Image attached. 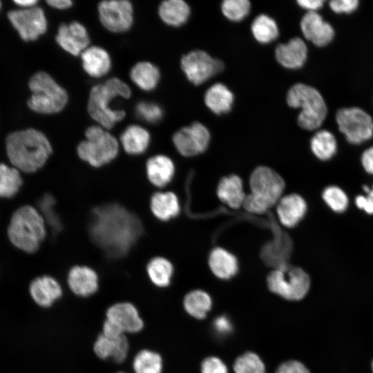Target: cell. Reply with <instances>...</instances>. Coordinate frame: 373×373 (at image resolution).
Listing matches in <instances>:
<instances>
[{
    "label": "cell",
    "mask_w": 373,
    "mask_h": 373,
    "mask_svg": "<svg viewBox=\"0 0 373 373\" xmlns=\"http://www.w3.org/2000/svg\"><path fill=\"white\" fill-rule=\"evenodd\" d=\"M143 232L139 217L119 204H102L91 211L90 238L110 259L126 256Z\"/></svg>",
    "instance_id": "6da1fadb"
},
{
    "label": "cell",
    "mask_w": 373,
    "mask_h": 373,
    "mask_svg": "<svg viewBox=\"0 0 373 373\" xmlns=\"http://www.w3.org/2000/svg\"><path fill=\"white\" fill-rule=\"evenodd\" d=\"M6 151L14 167L26 173H33L45 164L52 153V147L43 133L28 128L8 136Z\"/></svg>",
    "instance_id": "7a4b0ae2"
},
{
    "label": "cell",
    "mask_w": 373,
    "mask_h": 373,
    "mask_svg": "<svg viewBox=\"0 0 373 373\" xmlns=\"http://www.w3.org/2000/svg\"><path fill=\"white\" fill-rule=\"evenodd\" d=\"M131 94V89L125 82L115 77L109 79L91 88L88 102V113L100 126L111 128L126 115L124 110L111 108V101L117 97L128 98Z\"/></svg>",
    "instance_id": "3957f363"
},
{
    "label": "cell",
    "mask_w": 373,
    "mask_h": 373,
    "mask_svg": "<svg viewBox=\"0 0 373 373\" xmlns=\"http://www.w3.org/2000/svg\"><path fill=\"white\" fill-rule=\"evenodd\" d=\"M46 223L38 210L25 205L13 213L8 229L10 242L18 249L34 253L46 237Z\"/></svg>",
    "instance_id": "277c9868"
},
{
    "label": "cell",
    "mask_w": 373,
    "mask_h": 373,
    "mask_svg": "<svg viewBox=\"0 0 373 373\" xmlns=\"http://www.w3.org/2000/svg\"><path fill=\"white\" fill-rule=\"evenodd\" d=\"M289 106L301 108L297 122L303 129L312 131L321 126L327 108L321 93L314 88L302 83L292 86L287 95Z\"/></svg>",
    "instance_id": "5b68a950"
},
{
    "label": "cell",
    "mask_w": 373,
    "mask_h": 373,
    "mask_svg": "<svg viewBox=\"0 0 373 373\" xmlns=\"http://www.w3.org/2000/svg\"><path fill=\"white\" fill-rule=\"evenodd\" d=\"M269 289L291 302H300L309 294L312 280L300 267L284 264L271 271L267 278Z\"/></svg>",
    "instance_id": "8992f818"
},
{
    "label": "cell",
    "mask_w": 373,
    "mask_h": 373,
    "mask_svg": "<svg viewBox=\"0 0 373 373\" xmlns=\"http://www.w3.org/2000/svg\"><path fill=\"white\" fill-rule=\"evenodd\" d=\"M32 95L28 101L29 108L41 114H52L61 111L68 101L66 90L48 74L39 72L29 82Z\"/></svg>",
    "instance_id": "52a82bcc"
},
{
    "label": "cell",
    "mask_w": 373,
    "mask_h": 373,
    "mask_svg": "<svg viewBox=\"0 0 373 373\" xmlns=\"http://www.w3.org/2000/svg\"><path fill=\"white\" fill-rule=\"evenodd\" d=\"M86 139L77 146V154L94 167L112 161L118 153V142L115 137L100 126H91L86 132Z\"/></svg>",
    "instance_id": "ba28073f"
},
{
    "label": "cell",
    "mask_w": 373,
    "mask_h": 373,
    "mask_svg": "<svg viewBox=\"0 0 373 373\" xmlns=\"http://www.w3.org/2000/svg\"><path fill=\"white\" fill-rule=\"evenodd\" d=\"M249 184L251 191L249 194L267 211L278 203L285 187L280 174L265 166L253 171Z\"/></svg>",
    "instance_id": "9c48e42d"
},
{
    "label": "cell",
    "mask_w": 373,
    "mask_h": 373,
    "mask_svg": "<svg viewBox=\"0 0 373 373\" xmlns=\"http://www.w3.org/2000/svg\"><path fill=\"white\" fill-rule=\"evenodd\" d=\"M336 120L338 130L350 144H359L373 136V119L361 108H341L336 113Z\"/></svg>",
    "instance_id": "30bf717a"
},
{
    "label": "cell",
    "mask_w": 373,
    "mask_h": 373,
    "mask_svg": "<svg viewBox=\"0 0 373 373\" xmlns=\"http://www.w3.org/2000/svg\"><path fill=\"white\" fill-rule=\"evenodd\" d=\"M180 65L187 79L195 85L203 84L224 68V64L220 60L200 50L184 55Z\"/></svg>",
    "instance_id": "8fae6325"
},
{
    "label": "cell",
    "mask_w": 373,
    "mask_h": 373,
    "mask_svg": "<svg viewBox=\"0 0 373 373\" xmlns=\"http://www.w3.org/2000/svg\"><path fill=\"white\" fill-rule=\"evenodd\" d=\"M210 139L208 128L202 123L195 122L175 132L173 136V142L182 155L193 157L207 149Z\"/></svg>",
    "instance_id": "7c38bea8"
},
{
    "label": "cell",
    "mask_w": 373,
    "mask_h": 373,
    "mask_svg": "<svg viewBox=\"0 0 373 373\" xmlns=\"http://www.w3.org/2000/svg\"><path fill=\"white\" fill-rule=\"evenodd\" d=\"M8 17L24 41L36 40L46 31V16L43 10L39 7L12 10Z\"/></svg>",
    "instance_id": "4fadbf2b"
},
{
    "label": "cell",
    "mask_w": 373,
    "mask_h": 373,
    "mask_svg": "<svg viewBox=\"0 0 373 373\" xmlns=\"http://www.w3.org/2000/svg\"><path fill=\"white\" fill-rule=\"evenodd\" d=\"M98 12L102 23L111 32L126 31L133 23V7L128 1H102Z\"/></svg>",
    "instance_id": "5bb4252c"
},
{
    "label": "cell",
    "mask_w": 373,
    "mask_h": 373,
    "mask_svg": "<svg viewBox=\"0 0 373 373\" xmlns=\"http://www.w3.org/2000/svg\"><path fill=\"white\" fill-rule=\"evenodd\" d=\"M106 318L116 323L125 334L138 333L144 327L137 308L130 302H119L111 305L106 309Z\"/></svg>",
    "instance_id": "9a60e30c"
},
{
    "label": "cell",
    "mask_w": 373,
    "mask_h": 373,
    "mask_svg": "<svg viewBox=\"0 0 373 373\" xmlns=\"http://www.w3.org/2000/svg\"><path fill=\"white\" fill-rule=\"evenodd\" d=\"M301 31L307 40L323 47L329 44L334 37V30L317 12H307L300 21Z\"/></svg>",
    "instance_id": "2e32d148"
},
{
    "label": "cell",
    "mask_w": 373,
    "mask_h": 373,
    "mask_svg": "<svg viewBox=\"0 0 373 373\" xmlns=\"http://www.w3.org/2000/svg\"><path fill=\"white\" fill-rule=\"evenodd\" d=\"M56 41L65 51L77 56L87 48L89 37L83 25L73 21L59 26Z\"/></svg>",
    "instance_id": "e0dca14e"
},
{
    "label": "cell",
    "mask_w": 373,
    "mask_h": 373,
    "mask_svg": "<svg viewBox=\"0 0 373 373\" xmlns=\"http://www.w3.org/2000/svg\"><path fill=\"white\" fill-rule=\"evenodd\" d=\"M29 293L37 305L48 308L61 298L63 289L55 278L45 275L37 277L31 281Z\"/></svg>",
    "instance_id": "ac0fdd59"
},
{
    "label": "cell",
    "mask_w": 373,
    "mask_h": 373,
    "mask_svg": "<svg viewBox=\"0 0 373 373\" xmlns=\"http://www.w3.org/2000/svg\"><path fill=\"white\" fill-rule=\"evenodd\" d=\"M276 205L280 223L287 228L296 227L303 219L307 211L305 200L298 193L283 195Z\"/></svg>",
    "instance_id": "d6986e66"
},
{
    "label": "cell",
    "mask_w": 373,
    "mask_h": 373,
    "mask_svg": "<svg viewBox=\"0 0 373 373\" xmlns=\"http://www.w3.org/2000/svg\"><path fill=\"white\" fill-rule=\"evenodd\" d=\"M67 283L72 292L79 297H88L99 287L97 273L87 266H74L68 274Z\"/></svg>",
    "instance_id": "ffe728a7"
},
{
    "label": "cell",
    "mask_w": 373,
    "mask_h": 373,
    "mask_svg": "<svg viewBox=\"0 0 373 373\" xmlns=\"http://www.w3.org/2000/svg\"><path fill=\"white\" fill-rule=\"evenodd\" d=\"M277 61L288 69L302 67L307 60V47L300 37H294L285 44H279L275 50Z\"/></svg>",
    "instance_id": "44dd1931"
},
{
    "label": "cell",
    "mask_w": 373,
    "mask_h": 373,
    "mask_svg": "<svg viewBox=\"0 0 373 373\" xmlns=\"http://www.w3.org/2000/svg\"><path fill=\"white\" fill-rule=\"evenodd\" d=\"M216 193L222 203L235 209L242 207L247 195L242 179L234 174L223 177L220 180Z\"/></svg>",
    "instance_id": "7402d4cb"
},
{
    "label": "cell",
    "mask_w": 373,
    "mask_h": 373,
    "mask_svg": "<svg viewBox=\"0 0 373 373\" xmlns=\"http://www.w3.org/2000/svg\"><path fill=\"white\" fill-rule=\"evenodd\" d=\"M208 263L211 272L218 278L229 280L238 271L236 257L228 250L216 247L209 254Z\"/></svg>",
    "instance_id": "603a6c76"
},
{
    "label": "cell",
    "mask_w": 373,
    "mask_h": 373,
    "mask_svg": "<svg viewBox=\"0 0 373 373\" xmlns=\"http://www.w3.org/2000/svg\"><path fill=\"white\" fill-rule=\"evenodd\" d=\"M146 169L149 181L157 187L166 186L172 180L175 173L173 161L164 155H157L149 158Z\"/></svg>",
    "instance_id": "cb8c5ba5"
},
{
    "label": "cell",
    "mask_w": 373,
    "mask_h": 373,
    "mask_svg": "<svg viewBox=\"0 0 373 373\" xmlns=\"http://www.w3.org/2000/svg\"><path fill=\"white\" fill-rule=\"evenodd\" d=\"M82 66L87 74L93 77L106 75L111 66L108 53L102 48L92 46L82 52Z\"/></svg>",
    "instance_id": "d4e9b609"
},
{
    "label": "cell",
    "mask_w": 373,
    "mask_h": 373,
    "mask_svg": "<svg viewBox=\"0 0 373 373\" xmlns=\"http://www.w3.org/2000/svg\"><path fill=\"white\" fill-rule=\"evenodd\" d=\"M153 214L162 221H168L178 216L180 206L177 195L171 191L156 192L151 198Z\"/></svg>",
    "instance_id": "484cf974"
},
{
    "label": "cell",
    "mask_w": 373,
    "mask_h": 373,
    "mask_svg": "<svg viewBox=\"0 0 373 373\" xmlns=\"http://www.w3.org/2000/svg\"><path fill=\"white\" fill-rule=\"evenodd\" d=\"M233 93L221 83L210 86L204 95L206 106L218 115L229 112L233 106Z\"/></svg>",
    "instance_id": "4316f807"
},
{
    "label": "cell",
    "mask_w": 373,
    "mask_h": 373,
    "mask_svg": "<svg viewBox=\"0 0 373 373\" xmlns=\"http://www.w3.org/2000/svg\"><path fill=\"white\" fill-rule=\"evenodd\" d=\"M120 140L127 153L140 155L148 148L150 135L149 132L142 126L131 125L122 133Z\"/></svg>",
    "instance_id": "83f0119b"
},
{
    "label": "cell",
    "mask_w": 373,
    "mask_h": 373,
    "mask_svg": "<svg viewBox=\"0 0 373 373\" xmlns=\"http://www.w3.org/2000/svg\"><path fill=\"white\" fill-rule=\"evenodd\" d=\"M159 15L165 23L180 26L187 21L190 15V8L182 0H167L160 4Z\"/></svg>",
    "instance_id": "f1b7e54d"
},
{
    "label": "cell",
    "mask_w": 373,
    "mask_h": 373,
    "mask_svg": "<svg viewBox=\"0 0 373 373\" xmlns=\"http://www.w3.org/2000/svg\"><path fill=\"white\" fill-rule=\"evenodd\" d=\"M183 306L190 316L197 319H203L212 307V300L207 292L195 289L185 295Z\"/></svg>",
    "instance_id": "f546056e"
},
{
    "label": "cell",
    "mask_w": 373,
    "mask_h": 373,
    "mask_svg": "<svg viewBox=\"0 0 373 373\" xmlns=\"http://www.w3.org/2000/svg\"><path fill=\"white\" fill-rule=\"evenodd\" d=\"M130 75L134 84L146 91L153 90L160 77L158 68L148 61H141L135 65Z\"/></svg>",
    "instance_id": "4dcf8cb0"
},
{
    "label": "cell",
    "mask_w": 373,
    "mask_h": 373,
    "mask_svg": "<svg viewBox=\"0 0 373 373\" xmlns=\"http://www.w3.org/2000/svg\"><path fill=\"white\" fill-rule=\"evenodd\" d=\"M310 149L318 160H329L334 156L337 151L336 137L329 131H318L310 140Z\"/></svg>",
    "instance_id": "1f68e13d"
},
{
    "label": "cell",
    "mask_w": 373,
    "mask_h": 373,
    "mask_svg": "<svg viewBox=\"0 0 373 373\" xmlns=\"http://www.w3.org/2000/svg\"><path fill=\"white\" fill-rule=\"evenodd\" d=\"M146 271L152 283L157 287H166L173 275L172 263L163 257L152 258L147 264Z\"/></svg>",
    "instance_id": "d6a6232c"
},
{
    "label": "cell",
    "mask_w": 373,
    "mask_h": 373,
    "mask_svg": "<svg viewBox=\"0 0 373 373\" xmlns=\"http://www.w3.org/2000/svg\"><path fill=\"white\" fill-rule=\"evenodd\" d=\"M132 366L134 373H162L163 359L158 352L142 349L135 356Z\"/></svg>",
    "instance_id": "836d02e7"
},
{
    "label": "cell",
    "mask_w": 373,
    "mask_h": 373,
    "mask_svg": "<svg viewBox=\"0 0 373 373\" xmlns=\"http://www.w3.org/2000/svg\"><path fill=\"white\" fill-rule=\"evenodd\" d=\"M251 30L254 37L261 44L273 41L279 34L278 27L274 19L264 14L254 19Z\"/></svg>",
    "instance_id": "e575fe53"
},
{
    "label": "cell",
    "mask_w": 373,
    "mask_h": 373,
    "mask_svg": "<svg viewBox=\"0 0 373 373\" xmlns=\"http://www.w3.org/2000/svg\"><path fill=\"white\" fill-rule=\"evenodd\" d=\"M55 199L50 193L44 194L37 201L39 213L54 236L63 229L62 222L55 207Z\"/></svg>",
    "instance_id": "d590c367"
},
{
    "label": "cell",
    "mask_w": 373,
    "mask_h": 373,
    "mask_svg": "<svg viewBox=\"0 0 373 373\" xmlns=\"http://www.w3.org/2000/svg\"><path fill=\"white\" fill-rule=\"evenodd\" d=\"M22 184L19 170L0 164V197L10 198L17 193Z\"/></svg>",
    "instance_id": "8d00e7d4"
},
{
    "label": "cell",
    "mask_w": 373,
    "mask_h": 373,
    "mask_svg": "<svg viewBox=\"0 0 373 373\" xmlns=\"http://www.w3.org/2000/svg\"><path fill=\"white\" fill-rule=\"evenodd\" d=\"M322 199L334 212L342 213L349 206V198L345 191L338 186L329 185L322 192Z\"/></svg>",
    "instance_id": "74e56055"
},
{
    "label": "cell",
    "mask_w": 373,
    "mask_h": 373,
    "mask_svg": "<svg viewBox=\"0 0 373 373\" xmlns=\"http://www.w3.org/2000/svg\"><path fill=\"white\" fill-rule=\"evenodd\" d=\"M235 373H265V366L260 356L247 352L238 356L233 363Z\"/></svg>",
    "instance_id": "f35d334b"
},
{
    "label": "cell",
    "mask_w": 373,
    "mask_h": 373,
    "mask_svg": "<svg viewBox=\"0 0 373 373\" xmlns=\"http://www.w3.org/2000/svg\"><path fill=\"white\" fill-rule=\"evenodd\" d=\"M251 3L247 0H224L221 10L228 19L239 21L245 19L250 12Z\"/></svg>",
    "instance_id": "ab89813d"
},
{
    "label": "cell",
    "mask_w": 373,
    "mask_h": 373,
    "mask_svg": "<svg viewBox=\"0 0 373 373\" xmlns=\"http://www.w3.org/2000/svg\"><path fill=\"white\" fill-rule=\"evenodd\" d=\"M136 114L142 119L155 123L161 119L163 115L162 108L157 104L149 102H140L135 107Z\"/></svg>",
    "instance_id": "60d3db41"
},
{
    "label": "cell",
    "mask_w": 373,
    "mask_h": 373,
    "mask_svg": "<svg viewBox=\"0 0 373 373\" xmlns=\"http://www.w3.org/2000/svg\"><path fill=\"white\" fill-rule=\"evenodd\" d=\"M117 339L109 338L101 333L93 344V351L95 355L101 359H112Z\"/></svg>",
    "instance_id": "b9f144b4"
},
{
    "label": "cell",
    "mask_w": 373,
    "mask_h": 373,
    "mask_svg": "<svg viewBox=\"0 0 373 373\" xmlns=\"http://www.w3.org/2000/svg\"><path fill=\"white\" fill-rule=\"evenodd\" d=\"M201 373H228V369L218 357L209 356L201 363Z\"/></svg>",
    "instance_id": "7bdbcfd3"
},
{
    "label": "cell",
    "mask_w": 373,
    "mask_h": 373,
    "mask_svg": "<svg viewBox=\"0 0 373 373\" xmlns=\"http://www.w3.org/2000/svg\"><path fill=\"white\" fill-rule=\"evenodd\" d=\"M275 373H312L307 365L298 359H291L281 363Z\"/></svg>",
    "instance_id": "ee69618b"
},
{
    "label": "cell",
    "mask_w": 373,
    "mask_h": 373,
    "mask_svg": "<svg viewBox=\"0 0 373 373\" xmlns=\"http://www.w3.org/2000/svg\"><path fill=\"white\" fill-rule=\"evenodd\" d=\"M129 348V342L126 335L118 338L112 360L116 363H123L127 358Z\"/></svg>",
    "instance_id": "f6af8a7d"
},
{
    "label": "cell",
    "mask_w": 373,
    "mask_h": 373,
    "mask_svg": "<svg viewBox=\"0 0 373 373\" xmlns=\"http://www.w3.org/2000/svg\"><path fill=\"white\" fill-rule=\"evenodd\" d=\"M358 0H332L329 6L336 13H351L358 8Z\"/></svg>",
    "instance_id": "bcb514c9"
},
{
    "label": "cell",
    "mask_w": 373,
    "mask_h": 373,
    "mask_svg": "<svg viewBox=\"0 0 373 373\" xmlns=\"http://www.w3.org/2000/svg\"><path fill=\"white\" fill-rule=\"evenodd\" d=\"M213 327L218 335L225 336L232 331L233 327L229 318L224 315H222L214 320Z\"/></svg>",
    "instance_id": "7dc6e473"
},
{
    "label": "cell",
    "mask_w": 373,
    "mask_h": 373,
    "mask_svg": "<svg viewBox=\"0 0 373 373\" xmlns=\"http://www.w3.org/2000/svg\"><path fill=\"white\" fill-rule=\"evenodd\" d=\"M102 334L112 339H116L126 335L116 323L107 318L103 323Z\"/></svg>",
    "instance_id": "c3c4849f"
},
{
    "label": "cell",
    "mask_w": 373,
    "mask_h": 373,
    "mask_svg": "<svg viewBox=\"0 0 373 373\" xmlns=\"http://www.w3.org/2000/svg\"><path fill=\"white\" fill-rule=\"evenodd\" d=\"M356 206L367 214L373 215V201L366 195H358L354 199Z\"/></svg>",
    "instance_id": "681fc988"
},
{
    "label": "cell",
    "mask_w": 373,
    "mask_h": 373,
    "mask_svg": "<svg viewBox=\"0 0 373 373\" xmlns=\"http://www.w3.org/2000/svg\"><path fill=\"white\" fill-rule=\"evenodd\" d=\"M361 162L365 171L373 175V146L363 152Z\"/></svg>",
    "instance_id": "f907efd6"
},
{
    "label": "cell",
    "mask_w": 373,
    "mask_h": 373,
    "mask_svg": "<svg viewBox=\"0 0 373 373\" xmlns=\"http://www.w3.org/2000/svg\"><path fill=\"white\" fill-rule=\"evenodd\" d=\"M297 3L303 8L307 10L308 12H316L321 8L324 1L323 0H298Z\"/></svg>",
    "instance_id": "816d5d0a"
},
{
    "label": "cell",
    "mask_w": 373,
    "mask_h": 373,
    "mask_svg": "<svg viewBox=\"0 0 373 373\" xmlns=\"http://www.w3.org/2000/svg\"><path fill=\"white\" fill-rule=\"evenodd\" d=\"M46 2L50 6L61 10L70 8L73 3L69 0H49Z\"/></svg>",
    "instance_id": "f5cc1de1"
},
{
    "label": "cell",
    "mask_w": 373,
    "mask_h": 373,
    "mask_svg": "<svg viewBox=\"0 0 373 373\" xmlns=\"http://www.w3.org/2000/svg\"><path fill=\"white\" fill-rule=\"evenodd\" d=\"M15 3L18 6L23 7L24 8H28L34 7V6L37 3V1L35 0H18L15 1Z\"/></svg>",
    "instance_id": "db71d44e"
},
{
    "label": "cell",
    "mask_w": 373,
    "mask_h": 373,
    "mask_svg": "<svg viewBox=\"0 0 373 373\" xmlns=\"http://www.w3.org/2000/svg\"><path fill=\"white\" fill-rule=\"evenodd\" d=\"M363 188L366 195L373 201V185L371 187L367 185H364Z\"/></svg>",
    "instance_id": "11a10c76"
},
{
    "label": "cell",
    "mask_w": 373,
    "mask_h": 373,
    "mask_svg": "<svg viewBox=\"0 0 373 373\" xmlns=\"http://www.w3.org/2000/svg\"><path fill=\"white\" fill-rule=\"evenodd\" d=\"M371 368H372V372L373 373V360H372V363H371Z\"/></svg>",
    "instance_id": "9f6ffc18"
},
{
    "label": "cell",
    "mask_w": 373,
    "mask_h": 373,
    "mask_svg": "<svg viewBox=\"0 0 373 373\" xmlns=\"http://www.w3.org/2000/svg\"><path fill=\"white\" fill-rule=\"evenodd\" d=\"M117 373H126V372H118Z\"/></svg>",
    "instance_id": "6f0895ef"
},
{
    "label": "cell",
    "mask_w": 373,
    "mask_h": 373,
    "mask_svg": "<svg viewBox=\"0 0 373 373\" xmlns=\"http://www.w3.org/2000/svg\"><path fill=\"white\" fill-rule=\"evenodd\" d=\"M0 8H1V2H0Z\"/></svg>",
    "instance_id": "680465c9"
}]
</instances>
